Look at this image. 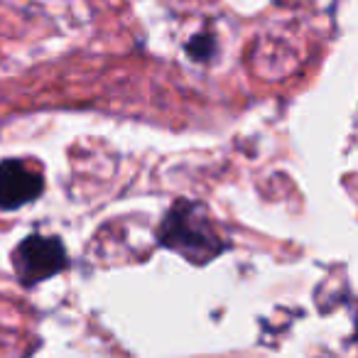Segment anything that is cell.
Instances as JSON below:
<instances>
[{"label": "cell", "mask_w": 358, "mask_h": 358, "mask_svg": "<svg viewBox=\"0 0 358 358\" xmlns=\"http://www.w3.org/2000/svg\"><path fill=\"white\" fill-rule=\"evenodd\" d=\"M187 52L192 55V59L206 62L211 57V52H214V40H211V37H206V35L194 37V40L189 42V47H187Z\"/></svg>", "instance_id": "obj_4"}, {"label": "cell", "mask_w": 358, "mask_h": 358, "mask_svg": "<svg viewBox=\"0 0 358 358\" xmlns=\"http://www.w3.org/2000/svg\"><path fill=\"white\" fill-rule=\"evenodd\" d=\"M42 174L22 159L0 162V209H20L42 194Z\"/></svg>", "instance_id": "obj_3"}, {"label": "cell", "mask_w": 358, "mask_h": 358, "mask_svg": "<svg viewBox=\"0 0 358 358\" xmlns=\"http://www.w3.org/2000/svg\"><path fill=\"white\" fill-rule=\"evenodd\" d=\"M159 243L174 253L185 255L192 263L211 260L221 250V241L204 209L189 201H177L159 226Z\"/></svg>", "instance_id": "obj_1"}, {"label": "cell", "mask_w": 358, "mask_h": 358, "mask_svg": "<svg viewBox=\"0 0 358 358\" xmlns=\"http://www.w3.org/2000/svg\"><path fill=\"white\" fill-rule=\"evenodd\" d=\"M13 265L22 285H35L57 275L66 265V250L59 238L27 236L13 255Z\"/></svg>", "instance_id": "obj_2"}]
</instances>
